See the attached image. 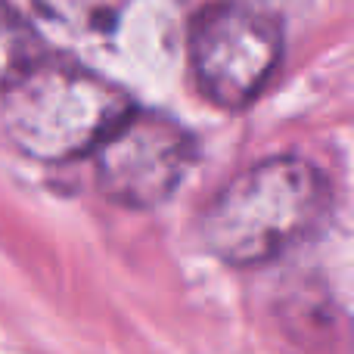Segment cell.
I'll list each match as a JSON object with an SVG mask.
<instances>
[{
	"label": "cell",
	"instance_id": "6da1fadb",
	"mask_svg": "<svg viewBox=\"0 0 354 354\" xmlns=\"http://www.w3.org/2000/svg\"><path fill=\"white\" fill-rule=\"evenodd\" d=\"M330 180L311 162L274 156L233 177L199 221L202 243L233 268L277 261L301 245L330 212Z\"/></svg>",
	"mask_w": 354,
	"mask_h": 354
},
{
	"label": "cell",
	"instance_id": "7a4b0ae2",
	"mask_svg": "<svg viewBox=\"0 0 354 354\" xmlns=\"http://www.w3.org/2000/svg\"><path fill=\"white\" fill-rule=\"evenodd\" d=\"M134 109L131 97L100 72L72 59L37 56L0 91V134L37 162H68Z\"/></svg>",
	"mask_w": 354,
	"mask_h": 354
},
{
	"label": "cell",
	"instance_id": "3957f363",
	"mask_svg": "<svg viewBox=\"0 0 354 354\" xmlns=\"http://www.w3.org/2000/svg\"><path fill=\"white\" fill-rule=\"evenodd\" d=\"M283 31L274 12L227 0L196 16L189 66L199 91L221 109H243L280 66Z\"/></svg>",
	"mask_w": 354,
	"mask_h": 354
},
{
	"label": "cell",
	"instance_id": "277c9868",
	"mask_svg": "<svg viewBox=\"0 0 354 354\" xmlns=\"http://www.w3.org/2000/svg\"><path fill=\"white\" fill-rule=\"evenodd\" d=\"M196 162V140L159 112L131 109L93 149L97 187L124 208H156L174 196Z\"/></svg>",
	"mask_w": 354,
	"mask_h": 354
},
{
	"label": "cell",
	"instance_id": "5b68a950",
	"mask_svg": "<svg viewBox=\"0 0 354 354\" xmlns=\"http://www.w3.org/2000/svg\"><path fill=\"white\" fill-rule=\"evenodd\" d=\"M37 10L78 37H103L115 31L122 0H35Z\"/></svg>",
	"mask_w": 354,
	"mask_h": 354
},
{
	"label": "cell",
	"instance_id": "8992f818",
	"mask_svg": "<svg viewBox=\"0 0 354 354\" xmlns=\"http://www.w3.org/2000/svg\"><path fill=\"white\" fill-rule=\"evenodd\" d=\"M41 56V41L31 25L0 0V91Z\"/></svg>",
	"mask_w": 354,
	"mask_h": 354
}]
</instances>
